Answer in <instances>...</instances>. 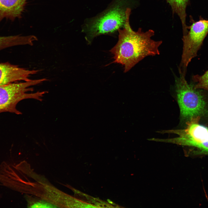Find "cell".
Listing matches in <instances>:
<instances>
[{
  "label": "cell",
  "instance_id": "1",
  "mask_svg": "<svg viewBox=\"0 0 208 208\" xmlns=\"http://www.w3.org/2000/svg\"><path fill=\"white\" fill-rule=\"evenodd\" d=\"M131 10V8L127 9L125 26L118 30V40L110 51L114 55L113 62L124 66L125 73L146 57L159 55V48L162 42L152 39L154 35L152 30L144 32L141 28L136 31L132 29L129 23Z\"/></svg>",
  "mask_w": 208,
  "mask_h": 208
},
{
  "label": "cell",
  "instance_id": "2",
  "mask_svg": "<svg viewBox=\"0 0 208 208\" xmlns=\"http://www.w3.org/2000/svg\"><path fill=\"white\" fill-rule=\"evenodd\" d=\"M132 0H113L107 8L96 16L86 19L82 30L86 39L90 43L99 36L112 33L123 28L127 9L131 8Z\"/></svg>",
  "mask_w": 208,
  "mask_h": 208
},
{
  "label": "cell",
  "instance_id": "3",
  "mask_svg": "<svg viewBox=\"0 0 208 208\" xmlns=\"http://www.w3.org/2000/svg\"><path fill=\"white\" fill-rule=\"evenodd\" d=\"M175 77V91L181 116L187 121L207 112V105L201 89L195 88L194 84L188 83L185 76L179 74Z\"/></svg>",
  "mask_w": 208,
  "mask_h": 208
},
{
  "label": "cell",
  "instance_id": "4",
  "mask_svg": "<svg viewBox=\"0 0 208 208\" xmlns=\"http://www.w3.org/2000/svg\"><path fill=\"white\" fill-rule=\"evenodd\" d=\"M46 78L31 80L25 82L12 83L0 86V113L9 112L17 115L22 113L16 109L18 103L21 101L27 99H34L41 101L44 95L48 93L47 91L27 93L32 91L33 89L30 86L36 85L45 81Z\"/></svg>",
  "mask_w": 208,
  "mask_h": 208
},
{
  "label": "cell",
  "instance_id": "5",
  "mask_svg": "<svg viewBox=\"0 0 208 208\" xmlns=\"http://www.w3.org/2000/svg\"><path fill=\"white\" fill-rule=\"evenodd\" d=\"M200 117L193 118L186 122L183 129L164 130L160 132L174 133L179 137L172 138H153V141L175 144L196 148L208 154V128L199 123Z\"/></svg>",
  "mask_w": 208,
  "mask_h": 208
},
{
  "label": "cell",
  "instance_id": "6",
  "mask_svg": "<svg viewBox=\"0 0 208 208\" xmlns=\"http://www.w3.org/2000/svg\"><path fill=\"white\" fill-rule=\"evenodd\" d=\"M188 31L183 36L181 59L179 67V74L185 75L192 60L196 57L208 34V20L200 19L188 27Z\"/></svg>",
  "mask_w": 208,
  "mask_h": 208
},
{
  "label": "cell",
  "instance_id": "7",
  "mask_svg": "<svg viewBox=\"0 0 208 208\" xmlns=\"http://www.w3.org/2000/svg\"><path fill=\"white\" fill-rule=\"evenodd\" d=\"M39 71L27 70L8 62L0 63V86L19 81H28L31 75Z\"/></svg>",
  "mask_w": 208,
  "mask_h": 208
},
{
  "label": "cell",
  "instance_id": "8",
  "mask_svg": "<svg viewBox=\"0 0 208 208\" xmlns=\"http://www.w3.org/2000/svg\"><path fill=\"white\" fill-rule=\"evenodd\" d=\"M27 0H0V22L4 18L14 21L21 18Z\"/></svg>",
  "mask_w": 208,
  "mask_h": 208
},
{
  "label": "cell",
  "instance_id": "9",
  "mask_svg": "<svg viewBox=\"0 0 208 208\" xmlns=\"http://www.w3.org/2000/svg\"><path fill=\"white\" fill-rule=\"evenodd\" d=\"M47 196L52 203L57 206H64L65 207H78L83 206L78 200L65 194L58 190L48 185L45 186Z\"/></svg>",
  "mask_w": 208,
  "mask_h": 208
},
{
  "label": "cell",
  "instance_id": "10",
  "mask_svg": "<svg viewBox=\"0 0 208 208\" xmlns=\"http://www.w3.org/2000/svg\"><path fill=\"white\" fill-rule=\"evenodd\" d=\"M192 81L195 88L208 92V70L201 75H196L193 76Z\"/></svg>",
  "mask_w": 208,
  "mask_h": 208
},
{
  "label": "cell",
  "instance_id": "11",
  "mask_svg": "<svg viewBox=\"0 0 208 208\" xmlns=\"http://www.w3.org/2000/svg\"><path fill=\"white\" fill-rule=\"evenodd\" d=\"M28 207L31 208H52L58 207L56 205L48 201L42 200H32L28 201Z\"/></svg>",
  "mask_w": 208,
  "mask_h": 208
}]
</instances>
